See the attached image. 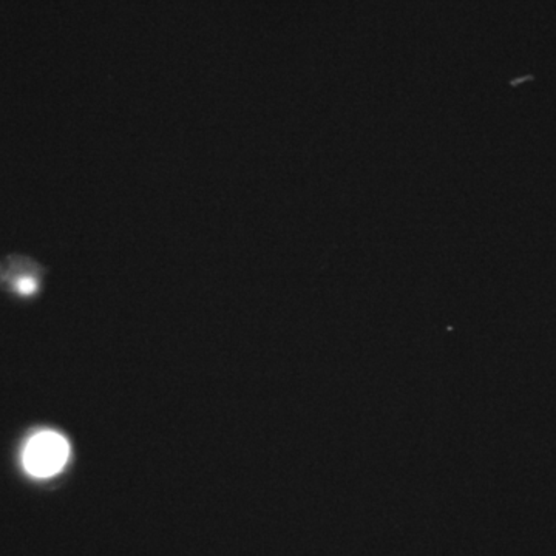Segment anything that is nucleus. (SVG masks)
I'll list each match as a JSON object with an SVG mask.
<instances>
[{"label":"nucleus","instance_id":"f257e3e1","mask_svg":"<svg viewBox=\"0 0 556 556\" xmlns=\"http://www.w3.org/2000/svg\"><path fill=\"white\" fill-rule=\"evenodd\" d=\"M70 456V445L59 433H38L23 450V467L36 478H50L64 469Z\"/></svg>","mask_w":556,"mask_h":556}]
</instances>
